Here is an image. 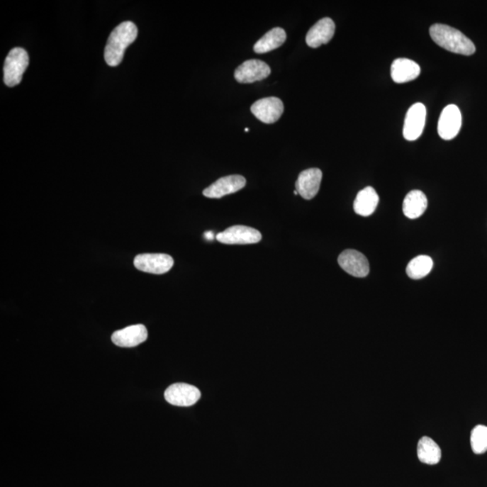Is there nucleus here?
<instances>
[{
	"instance_id": "f257e3e1",
	"label": "nucleus",
	"mask_w": 487,
	"mask_h": 487,
	"mask_svg": "<svg viewBox=\"0 0 487 487\" xmlns=\"http://www.w3.org/2000/svg\"><path fill=\"white\" fill-rule=\"evenodd\" d=\"M138 33L137 26L130 21L121 23L111 32L104 52L108 65L116 67L121 64L125 50L137 39Z\"/></svg>"
},
{
	"instance_id": "f03ea898",
	"label": "nucleus",
	"mask_w": 487,
	"mask_h": 487,
	"mask_svg": "<svg viewBox=\"0 0 487 487\" xmlns=\"http://www.w3.org/2000/svg\"><path fill=\"white\" fill-rule=\"evenodd\" d=\"M430 35L437 45L447 51L466 56L475 54L476 46L471 40L466 38L459 30L452 26L443 24L433 25L430 26Z\"/></svg>"
},
{
	"instance_id": "7ed1b4c3",
	"label": "nucleus",
	"mask_w": 487,
	"mask_h": 487,
	"mask_svg": "<svg viewBox=\"0 0 487 487\" xmlns=\"http://www.w3.org/2000/svg\"><path fill=\"white\" fill-rule=\"evenodd\" d=\"M29 57L26 50L20 47L12 49L6 56L4 65V82L9 87H15L22 81Z\"/></svg>"
},
{
	"instance_id": "20e7f679",
	"label": "nucleus",
	"mask_w": 487,
	"mask_h": 487,
	"mask_svg": "<svg viewBox=\"0 0 487 487\" xmlns=\"http://www.w3.org/2000/svg\"><path fill=\"white\" fill-rule=\"evenodd\" d=\"M462 125L461 111L458 106L450 104L443 109L440 116L438 133L444 140H452L459 133Z\"/></svg>"
},
{
	"instance_id": "39448f33",
	"label": "nucleus",
	"mask_w": 487,
	"mask_h": 487,
	"mask_svg": "<svg viewBox=\"0 0 487 487\" xmlns=\"http://www.w3.org/2000/svg\"><path fill=\"white\" fill-rule=\"evenodd\" d=\"M216 240L226 245H250L260 242L262 235L256 228L237 225L218 233Z\"/></svg>"
},
{
	"instance_id": "423d86ee",
	"label": "nucleus",
	"mask_w": 487,
	"mask_h": 487,
	"mask_svg": "<svg viewBox=\"0 0 487 487\" xmlns=\"http://www.w3.org/2000/svg\"><path fill=\"white\" fill-rule=\"evenodd\" d=\"M174 259L165 254H142L135 257V268L145 273L162 274L167 273L174 267Z\"/></svg>"
},
{
	"instance_id": "0eeeda50",
	"label": "nucleus",
	"mask_w": 487,
	"mask_h": 487,
	"mask_svg": "<svg viewBox=\"0 0 487 487\" xmlns=\"http://www.w3.org/2000/svg\"><path fill=\"white\" fill-rule=\"evenodd\" d=\"M200 390L191 384H174L169 386L164 393L165 400L172 405L189 407L201 399Z\"/></svg>"
},
{
	"instance_id": "6e6552de",
	"label": "nucleus",
	"mask_w": 487,
	"mask_h": 487,
	"mask_svg": "<svg viewBox=\"0 0 487 487\" xmlns=\"http://www.w3.org/2000/svg\"><path fill=\"white\" fill-rule=\"evenodd\" d=\"M426 107L415 103L407 111L403 125V137L408 141H415L422 135L426 123Z\"/></svg>"
},
{
	"instance_id": "1a4fd4ad",
	"label": "nucleus",
	"mask_w": 487,
	"mask_h": 487,
	"mask_svg": "<svg viewBox=\"0 0 487 487\" xmlns=\"http://www.w3.org/2000/svg\"><path fill=\"white\" fill-rule=\"evenodd\" d=\"M251 112L264 123L273 124L283 115L284 103L276 97L261 99L252 105Z\"/></svg>"
},
{
	"instance_id": "9d476101",
	"label": "nucleus",
	"mask_w": 487,
	"mask_h": 487,
	"mask_svg": "<svg viewBox=\"0 0 487 487\" xmlns=\"http://www.w3.org/2000/svg\"><path fill=\"white\" fill-rule=\"evenodd\" d=\"M337 262L340 267L350 276L359 278L369 276L370 271L369 260L359 251L345 250L340 254Z\"/></svg>"
},
{
	"instance_id": "9b49d317",
	"label": "nucleus",
	"mask_w": 487,
	"mask_h": 487,
	"mask_svg": "<svg viewBox=\"0 0 487 487\" xmlns=\"http://www.w3.org/2000/svg\"><path fill=\"white\" fill-rule=\"evenodd\" d=\"M271 74L269 65L260 60H248L235 71V79L240 84H253L268 77Z\"/></svg>"
},
{
	"instance_id": "f8f14e48",
	"label": "nucleus",
	"mask_w": 487,
	"mask_h": 487,
	"mask_svg": "<svg viewBox=\"0 0 487 487\" xmlns=\"http://www.w3.org/2000/svg\"><path fill=\"white\" fill-rule=\"evenodd\" d=\"M247 181L242 175H230L218 179L211 186L205 189L203 195L210 198H220L235 194L246 186Z\"/></svg>"
},
{
	"instance_id": "ddd939ff",
	"label": "nucleus",
	"mask_w": 487,
	"mask_h": 487,
	"mask_svg": "<svg viewBox=\"0 0 487 487\" xmlns=\"http://www.w3.org/2000/svg\"><path fill=\"white\" fill-rule=\"evenodd\" d=\"M323 172L318 168L301 172L296 184V191L304 200H311L320 191Z\"/></svg>"
},
{
	"instance_id": "4468645a",
	"label": "nucleus",
	"mask_w": 487,
	"mask_h": 487,
	"mask_svg": "<svg viewBox=\"0 0 487 487\" xmlns=\"http://www.w3.org/2000/svg\"><path fill=\"white\" fill-rule=\"evenodd\" d=\"M147 328L142 324L133 325L123 330L115 331L111 340L115 345L121 347H134L147 340Z\"/></svg>"
},
{
	"instance_id": "2eb2a0df",
	"label": "nucleus",
	"mask_w": 487,
	"mask_h": 487,
	"mask_svg": "<svg viewBox=\"0 0 487 487\" xmlns=\"http://www.w3.org/2000/svg\"><path fill=\"white\" fill-rule=\"evenodd\" d=\"M335 29L336 26L332 19H320L307 33L306 44L311 48H318L328 44L334 36Z\"/></svg>"
},
{
	"instance_id": "dca6fc26",
	"label": "nucleus",
	"mask_w": 487,
	"mask_h": 487,
	"mask_svg": "<svg viewBox=\"0 0 487 487\" xmlns=\"http://www.w3.org/2000/svg\"><path fill=\"white\" fill-rule=\"evenodd\" d=\"M420 67L413 60L398 58L391 66V76L396 84H406L419 77Z\"/></svg>"
},
{
	"instance_id": "f3484780",
	"label": "nucleus",
	"mask_w": 487,
	"mask_h": 487,
	"mask_svg": "<svg viewBox=\"0 0 487 487\" xmlns=\"http://www.w3.org/2000/svg\"><path fill=\"white\" fill-rule=\"evenodd\" d=\"M379 203V196L373 187L360 191L354 201V211L362 217H369L376 211Z\"/></svg>"
},
{
	"instance_id": "a211bd4d",
	"label": "nucleus",
	"mask_w": 487,
	"mask_h": 487,
	"mask_svg": "<svg viewBox=\"0 0 487 487\" xmlns=\"http://www.w3.org/2000/svg\"><path fill=\"white\" fill-rule=\"evenodd\" d=\"M428 200L422 191L414 190L410 191L404 198L403 203V214L410 220L420 218L427 210Z\"/></svg>"
},
{
	"instance_id": "6ab92c4d",
	"label": "nucleus",
	"mask_w": 487,
	"mask_h": 487,
	"mask_svg": "<svg viewBox=\"0 0 487 487\" xmlns=\"http://www.w3.org/2000/svg\"><path fill=\"white\" fill-rule=\"evenodd\" d=\"M286 33L283 28H276L267 32L263 38L258 40L254 45V51L257 54H267L279 48L286 41Z\"/></svg>"
},
{
	"instance_id": "aec40b11",
	"label": "nucleus",
	"mask_w": 487,
	"mask_h": 487,
	"mask_svg": "<svg viewBox=\"0 0 487 487\" xmlns=\"http://www.w3.org/2000/svg\"><path fill=\"white\" fill-rule=\"evenodd\" d=\"M417 454L420 462L427 465H436L442 459V449L432 439L422 437L417 447Z\"/></svg>"
},
{
	"instance_id": "412c9836",
	"label": "nucleus",
	"mask_w": 487,
	"mask_h": 487,
	"mask_svg": "<svg viewBox=\"0 0 487 487\" xmlns=\"http://www.w3.org/2000/svg\"><path fill=\"white\" fill-rule=\"evenodd\" d=\"M433 268V260L428 256L413 258L406 267V274L410 279H422L430 273Z\"/></svg>"
},
{
	"instance_id": "4be33fe9",
	"label": "nucleus",
	"mask_w": 487,
	"mask_h": 487,
	"mask_svg": "<svg viewBox=\"0 0 487 487\" xmlns=\"http://www.w3.org/2000/svg\"><path fill=\"white\" fill-rule=\"evenodd\" d=\"M470 444L473 452L483 454L487 452V427L478 425L473 429L470 436Z\"/></svg>"
},
{
	"instance_id": "5701e85b",
	"label": "nucleus",
	"mask_w": 487,
	"mask_h": 487,
	"mask_svg": "<svg viewBox=\"0 0 487 487\" xmlns=\"http://www.w3.org/2000/svg\"><path fill=\"white\" fill-rule=\"evenodd\" d=\"M205 238L208 241L214 240L215 235L213 231L205 232Z\"/></svg>"
},
{
	"instance_id": "b1692460",
	"label": "nucleus",
	"mask_w": 487,
	"mask_h": 487,
	"mask_svg": "<svg viewBox=\"0 0 487 487\" xmlns=\"http://www.w3.org/2000/svg\"><path fill=\"white\" fill-rule=\"evenodd\" d=\"M294 194L298 195V194H298V191H294Z\"/></svg>"
},
{
	"instance_id": "393cba45",
	"label": "nucleus",
	"mask_w": 487,
	"mask_h": 487,
	"mask_svg": "<svg viewBox=\"0 0 487 487\" xmlns=\"http://www.w3.org/2000/svg\"><path fill=\"white\" fill-rule=\"evenodd\" d=\"M245 130H246V132H248V131H250V129L246 128V129H245Z\"/></svg>"
}]
</instances>
